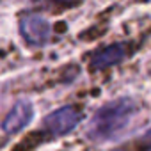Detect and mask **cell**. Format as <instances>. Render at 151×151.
<instances>
[{"label":"cell","mask_w":151,"mask_h":151,"mask_svg":"<svg viewBox=\"0 0 151 151\" xmlns=\"http://www.w3.org/2000/svg\"><path fill=\"white\" fill-rule=\"evenodd\" d=\"M112 151H126V149H123V147H117V149H112Z\"/></svg>","instance_id":"52a82bcc"},{"label":"cell","mask_w":151,"mask_h":151,"mask_svg":"<svg viewBox=\"0 0 151 151\" xmlns=\"http://www.w3.org/2000/svg\"><path fill=\"white\" fill-rule=\"evenodd\" d=\"M140 146H142L144 149H151V128L140 137Z\"/></svg>","instance_id":"8992f818"},{"label":"cell","mask_w":151,"mask_h":151,"mask_svg":"<svg viewBox=\"0 0 151 151\" xmlns=\"http://www.w3.org/2000/svg\"><path fill=\"white\" fill-rule=\"evenodd\" d=\"M126 57V45L123 43H114V45H109L101 50H98L93 59H91V68L93 69H107L110 66H116L119 64L123 59Z\"/></svg>","instance_id":"5b68a950"},{"label":"cell","mask_w":151,"mask_h":151,"mask_svg":"<svg viewBox=\"0 0 151 151\" xmlns=\"http://www.w3.org/2000/svg\"><path fill=\"white\" fill-rule=\"evenodd\" d=\"M82 119V114L77 107H60L53 112H50L45 117V130L52 135V137H62L66 133H69L71 130H75Z\"/></svg>","instance_id":"3957f363"},{"label":"cell","mask_w":151,"mask_h":151,"mask_svg":"<svg viewBox=\"0 0 151 151\" xmlns=\"http://www.w3.org/2000/svg\"><path fill=\"white\" fill-rule=\"evenodd\" d=\"M20 34L32 46H43L48 43L52 27L39 13H23L20 16Z\"/></svg>","instance_id":"7a4b0ae2"},{"label":"cell","mask_w":151,"mask_h":151,"mask_svg":"<svg viewBox=\"0 0 151 151\" xmlns=\"http://www.w3.org/2000/svg\"><path fill=\"white\" fill-rule=\"evenodd\" d=\"M137 112V105L132 98H119L105 103L96 110L89 123L87 137L94 142H107L119 137Z\"/></svg>","instance_id":"6da1fadb"},{"label":"cell","mask_w":151,"mask_h":151,"mask_svg":"<svg viewBox=\"0 0 151 151\" xmlns=\"http://www.w3.org/2000/svg\"><path fill=\"white\" fill-rule=\"evenodd\" d=\"M32 114H34V109L32 105L27 101V100H20L7 114V117L4 119L2 123V128L6 133L13 135V133H18L20 130H23L30 121H32Z\"/></svg>","instance_id":"277c9868"}]
</instances>
